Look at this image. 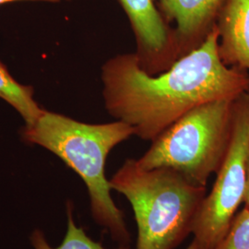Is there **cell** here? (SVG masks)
Here are the masks:
<instances>
[{
  "instance_id": "9c48e42d",
  "label": "cell",
  "mask_w": 249,
  "mask_h": 249,
  "mask_svg": "<svg viewBox=\"0 0 249 249\" xmlns=\"http://www.w3.org/2000/svg\"><path fill=\"white\" fill-rule=\"evenodd\" d=\"M32 86L20 84L0 62V98L13 107L25 122V125L34 124L45 109L34 98Z\"/></svg>"
},
{
  "instance_id": "4fadbf2b",
  "label": "cell",
  "mask_w": 249,
  "mask_h": 249,
  "mask_svg": "<svg viewBox=\"0 0 249 249\" xmlns=\"http://www.w3.org/2000/svg\"><path fill=\"white\" fill-rule=\"evenodd\" d=\"M15 1H23V0H0V5L15 2ZM29 1H44V2H51V3H59L61 1H69V0H29Z\"/></svg>"
},
{
  "instance_id": "7c38bea8",
  "label": "cell",
  "mask_w": 249,
  "mask_h": 249,
  "mask_svg": "<svg viewBox=\"0 0 249 249\" xmlns=\"http://www.w3.org/2000/svg\"><path fill=\"white\" fill-rule=\"evenodd\" d=\"M245 206L249 207V146L248 150V156H247V192L245 196Z\"/></svg>"
},
{
  "instance_id": "8fae6325",
  "label": "cell",
  "mask_w": 249,
  "mask_h": 249,
  "mask_svg": "<svg viewBox=\"0 0 249 249\" xmlns=\"http://www.w3.org/2000/svg\"><path fill=\"white\" fill-rule=\"evenodd\" d=\"M213 249H249V207L237 213L223 239Z\"/></svg>"
},
{
  "instance_id": "8992f818",
  "label": "cell",
  "mask_w": 249,
  "mask_h": 249,
  "mask_svg": "<svg viewBox=\"0 0 249 249\" xmlns=\"http://www.w3.org/2000/svg\"><path fill=\"white\" fill-rule=\"evenodd\" d=\"M129 20L141 67L150 75L169 70L179 56L174 28L155 0H118Z\"/></svg>"
},
{
  "instance_id": "5bb4252c",
  "label": "cell",
  "mask_w": 249,
  "mask_h": 249,
  "mask_svg": "<svg viewBox=\"0 0 249 249\" xmlns=\"http://www.w3.org/2000/svg\"><path fill=\"white\" fill-rule=\"evenodd\" d=\"M187 249H196V245L192 242L188 247H187Z\"/></svg>"
},
{
  "instance_id": "277c9868",
  "label": "cell",
  "mask_w": 249,
  "mask_h": 249,
  "mask_svg": "<svg viewBox=\"0 0 249 249\" xmlns=\"http://www.w3.org/2000/svg\"><path fill=\"white\" fill-rule=\"evenodd\" d=\"M234 101H214L190 110L151 142L137 161L145 169L175 170L192 184L207 187L231 142Z\"/></svg>"
},
{
  "instance_id": "5b68a950",
  "label": "cell",
  "mask_w": 249,
  "mask_h": 249,
  "mask_svg": "<svg viewBox=\"0 0 249 249\" xmlns=\"http://www.w3.org/2000/svg\"><path fill=\"white\" fill-rule=\"evenodd\" d=\"M249 92L233 102L231 142L213 189L206 196L192 234L197 249H213L230 228L247 192Z\"/></svg>"
},
{
  "instance_id": "ba28073f",
  "label": "cell",
  "mask_w": 249,
  "mask_h": 249,
  "mask_svg": "<svg viewBox=\"0 0 249 249\" xmlns=\"http://www.w3.org/2000/svg\"><path fill=\"white\" fill-rule=\"evenodd\" d=\"M215 26L223 62L249 74V0H227Z\"/></svg>"
},
{
  "instance_id": "30bf717a",
  "label": "cell",
  "mask_w": 249,
  "mask_h": 249,
  "mask_svg": "<svg viewBox=\"0 0 249 249\" xmlns=\"http://www.w3.org/2000/svg\"><path fill=\"white\" fill-rule=\"evenodd\" d=\"M67 231L60 246L53 248L46 239L45 232L36 228L30 235V242L34 249H110L105 248L101 243L92 240L85 230L78 226L74 219V206L71 200L67 202ZM130 249L128 247L120 246L118 249Z\"/></svg>"
},
{
  "instance_id": "7a4b0ae2",
  "label": "cell",
  "mask_w": 249,
  "mask_h": 249,
  "mask_svg": "<svg viewBox=\"0 0 249 249\" xmlns=\"http://www.w3.org/2000/svg\"><path fill=\"white\" fill-rule=\"evenodd\" d=\"M132 136L133 128L122 121L89 124L45 109L21 130L24 142L52 152L82 179L94 222L123 247L128 246L130 232L111 196L106 165L112 150Z\"/></svg>"
},
{
  "instance_id": "3957f363",
  "label": "cell",
  "mask_w": 249,
  "mask_h": 249,
  "mask_svg": "<svg viewBox=\"0 0 249 249\" xmlns=\"http://www.w3.org/2000/svg\"><path fill=\"white\" fill-rule=\"evenodd\" d=\"M109 183L132 207L136 249H177L192 233L207 196V187L192 184L175 170L145 169L130 158Z\"/></svg>"
},
{
  "instance_id": "6da1fadb",
  "label": "cell",
  "mask_w": 249,
  "mask_h": 249,
  "mask_svg": "<svg viewBox=\"0 0 249 249\" xmlns=\"http://www.w3.org/2000/svg\"><path fill=\"white\" fill-rule=\"evenodd\" d=\"M218 38L215 26L202 45L157 75L145 71L135 53L110 57L101 71L108 114L129 124L135 136L152 142L196 107L247 93L249 73L223 62Z\"/></svg>"
},
{
  "instance_id": "52a82bcc",
  "label": "cell",
  "mask_w": 249,
  "mask_h": 249,
  "mask_svg": "<svg viewBox=\"0 0 249 249\" xmlns=\"http://www.w3.org/2000/svg\"><path fill=\"white\" fill-rule=\"evenodd\" d=\"M226 1L159 0L161 14L174 24L180 57L204 43Z\"/></svg>"
},
{
  "instance_id": "9a60e30c",
  "label": "cell",
  "mask_w": 249,
  "mask_h": 249,
  "mask_svg": "<svg viewBox=\"0 0 249 249\" xmlns=\"http://www.w3.org/2000/svg\"></svg>"
}]
</instances>
